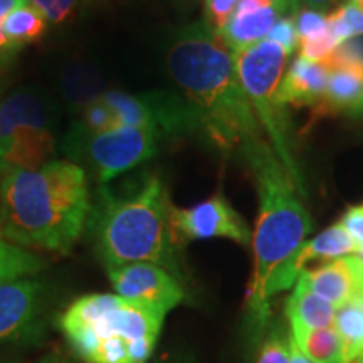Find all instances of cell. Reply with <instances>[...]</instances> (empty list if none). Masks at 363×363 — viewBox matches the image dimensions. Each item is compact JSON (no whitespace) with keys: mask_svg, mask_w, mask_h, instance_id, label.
<instances>
[{"mask_svg":"<svg viewBox=\"0 0 363 363\" xmlns=\"http://www.w3.org/2000/svg\"><path fill=\"white\" fill-rule=\"evenodd\" d=\"M167 69L197 113L202 135L219 152L244 158L271 145L240 86L234 54L206 21L174 34Z\"/></svg>","mask_w":363,"mask_h":363,"instance_id":"cell-1","label":"cell"},{"mask_svg":"<svg viewBox=\"0 0 363 363\" xmlns=\"http://www.w3.org/2000/svg\"><path fill=\"white\" fill-rule=\"evenodd\" d=\"M247 163L259 195L254 233V267L247 286V313L254 338L261 342L269 326L271 298L291 288L288 271L306 235L311 217L288 170L271 145L249 153Z\"/></svg>","mask_w":363,"mask_h":363,"instance_id":"cell-2","label":"cell"},{"mask_svg":"<svg viewBox=\"0 0 363 363\" xmlns=\"http://www.w3.org/2000/svg\"><path fill=\"white\" fill-rule=\"evenodd\" d=\"M89 180L83 167L51 160L0 180V233L19 247L69 252L88 225Z\"/></svg>","mask_w":363,"mask_h":363,"instance_id":"cell-3","label":"cell"},{"mask_svg":"<svg viewBox=\"0 0 363 363\" xmlns=\"http://www.w3.org/2000/svg\"><path fill=\"white\" fill-rule=\"evenodd\" d=\"M172 207L158 175H143L142 182L121 194L106 184L99 185L86 227L103 266L115 269L152 262L182 281Z\"/></svg>","mask_w":363,"mask_h":363,"instance_id":"cell-4","label":"cell"},{"mask_svg":"<svg viewBox=\"0 0 363 363\" xmlns=\"http://www.w3.org/2000/svg\"><path fill=\"white\" fill-rule=\"evenodd\" d=\"M165 313L118 294L76 299L59 318L71 348L84 363H147Z\"/></svg>","mask_w":363,"mask_h":363,"instance_id":"cell-5","label":"cell"},{"mask_svg":"<svg viewBox=\"0 0 363 363\" xmlns=\"http://www.w3.org/2000/svg\"><path fill=\"white\" fill-rule=\"evenodd\" d=\"M288 57V52L279 44L267 39L234 54L240 86L259 120L267 142L271 143L276 157L288 170L296 185L298 194L306 197L305 180L293 155L291 125H289L288 111L276 101V93L284 76Z\"/></svg>","mask_w":363,"mask_h":363,"instance_id":"cell-6","label":"cell"},{"mask_svg":"<svg viewBox=\"0 0 363 363\" xmlns=\"http://www.w3.org/2000/svg\"><path fill=\"white\" fill-rule=\"evenodd\" d=\"M158 140L160 136L153 130L125 125L101 133H83L72 128L65 140V150L71 158L84 162L103 185L155 155Z\"/></svg>","mask_w":363,"mask_h":363,"instance_id":"cell-7","label":"cell"},{"mask_svg":"<svg viewBox=\"0 0 363 363\" xmlns=\"http://www.w3.org/2000/svg\"><path fill=\"white\" fill-rule=\"evenodd\" d=\"M101 99L111 108L120 125L153 130L160 138H177L201 131L197 113L187 99L177 94L165 91L130 94L111 89Z\"/></svg>","mask_w":363,"mask_h":363,"instance_id":"cell-8","label":"cell"},{"mask_svg":"<svg viewBox=\"0 0 363 363\" xmlns=\"http://www.w3.org/2000/svg\"><path fill=\"white\" fill-rule=\"evenodd\" d=\"M172 229L179 244L190 240L224 238L240 246L251 242L246 220L227 202L220 192L189 208L172 207Z\"/></svg>","mask_w":363,"mask_h":363,"instance_id":"cell-9","label":"cell"},{"mask_svg":"<svg viewBox=\"0 0 363 363\" xmlns=\"http://www.w3.org/2000/svg\"><path fill=\"white\" fill-rule=\"evenodd\" d=\"M118 296L157 308L167 315L185 299L182 281L152 262H133L108 269Z\"/></svg>","mask_w":363,"mask_h":363,"instance_id":"cell-10","label":"cell"},{"mask_svg":"<svg viewBox=\"0 0 363 363\" xmlns=\"http://www.w3.org/2000/svg\"><path fill=\"white\" fill-rule=\"evenodd\" d=\"M43 310V284L17 278L0 283V347L38 337Z\"/></svg>","mask_w":363,"mask_h":363,"instance_id":"cell-11","label":"cell"},{"mask_svg":"<svg viewBox=\"0 0 363 363\" xmlns=\"http://www.w3.org/2000/svg\"><path fill=\"white\" fill-rule=\"evenodd\" d=\"M296 281L335 308L363 301V259L360 256L338 257L315 269H303Z\"/></svg>","mask_w":363,"mask_h":363,"instance_id":"cell-12","label":"cell"},{"mask_svg":"<svg viewBox=\"0 0 363 363\" xmlns=\"http://www.w3.org/2000/svg\"><path fill=\"white\" fill-rule=\"evenodd\" d=\"M52 104L38 89L22 88L0 101V150L13 131L26 126L52 130Z\"/></svg>","mask_w":363,"mask_h":363,"instance_id":"cell-13","label":"cell"},{"mask_svg":"<svg viewBox=\"0 0 363 363\" xmlns=\"http://www.w3.org/2000/svg\"><path fill=\"white\" fill-rule=\"evenodd\" d=\"M56 140L52 130L26 126L13 131L0 150V174L11 170H35L54 155Z\"/></svg>","mask_w":363,"mask_h":363,"instance_id":"cell-14","label":"cell"},{"mask_svg":"<svg viewBox=\"0 0 363 363\" xmlns=\"http://www.w3.org/2000/svg\"><path fill=\"white\" fill-rule=\"evenodd\" d=\"M330 72L321 62L298 57L281 79L276 101L281 106L313 108L323 96Z\"/></svg>","mask_w":363,"mask_h":363,"instance_id":"cell-15","label":"cell"},{"mask_svg":"<svg viewBox=\"0 0 363 363\" xmlns=\"http://www.w3.org/2000/svg\"><path fill=\"white\" fill-rule=\"evenodd\" d=\"M362 246L347 233V229L340 224H335L318 234L315 239L306 240L299 249L289 266L288 278L289 283H296L299 272L305 269V264L315 259H338L343 256L360 252Z\"/></svg>","mask_w":363,"mask_h":363,"instance_id":"cell-16","label":"cell"},{"mask_svg":"<svg viewBox=\"0 0 363 363\" xmlns=\"http://www.w3.org/2000/svg\"><path fill=\"white\" fill-rule=\"evenodd\" d=\"M278 19L279 13L274 7L246 13L234 12L217 35L230 49V52L235 54L264 40Z\"/></svg>","mask_w":363,"mask_h":363,"instance_id":"cell-17","label":"cell"},{"mask_svg":"<svg viewBox=\"0 0 363 363\" xmlns=\"http://www.w3.org/2000/svg\"><path fill=\"white\" fill-rule=\"evenodd\" d=\"M363 93V67H343L330 72L323 96L311 108V118L337 115L347 111Z\"/></svg>","mask_w":363,"mask_h":363,"instance_id":"cell-18","label":"cell"},{"mask_svg":"<svg viewBox=\"0 0 363 363\" xmlns=\"http://www.w3.org/2000/svg\"><path fill=\"white\" fill-rule=\"evenodd\" d=\"M335 308L326 299L320 298L306 286L296 281L293 293L286 301L284 315L289 328H326L333 326Z\"/></svg>","mask_w":363,"mask_h":363,"instance_id":"cell-19","label":"cell"},{"mask_svg":"<svg viewBox=\"0 0 363 363\" xmlns=\"http://www.w3.org/2000/svg\"><path fill=\"white\" fill-rule=\"evenodd\" d=\"M291 338L313 363H347L343 342L335 326L326 328H289Z\"/></svg>","mask_w":363,"mask_h":363,"instance_id":"cell-20","label":"cell"},{"mask_svg":"<svg viewBox=\"0 0 363 363\" xmlns=\"http://www.w3.org/2000/svg\"><path fill=\"white\" fill-rule=\"evenodd\" d=\"M62 93L72 110H83L106 93L99 72L88 65L78 62L67 67L62 74Z\"/></svg>","mask_w":363,"mask_h":363,"instance_id":"cell-21","label":"cell"},{"mask_svg":"<svg viewBox=\"0 0 363 363\" xmlns=\"http://www.w3.org/2000/svg\"><path fill=\"white\" fill-rule=\"evenodd\" d=\"M49 22L30 2L19 6L9 13L4 22V34L12 51H17L22 45L33 44L43 38Z\"/></svg>","mask_w":363,"mask_h":363,"instance_id":"cell-22","label":"cell"},{"mask_svg":"<svg viewBox=\"0 0 363 363\" xmlns=\"http://www.w3.org/2000/svg\"><path fill=\"white\" fill-rule=\"evenodd\" d=\"M333 326L343 342L347 363H353L363 355V301L337 308Z\"/></svg>","mask_w":363,"mask_h":363,"instance_id":"cell-23","label":"cell"},{"mask_svg":"<svg viewBox=\"0 0 363 363\" xmlns=\"http://www.w3.org/2000/svg\"><path fill=\"white\" fill-rule=\"evenodd\" d=\"M43 259L16 244L7 242L4 235H0V283L34 274L43 269Z\"/></svg>","mask_w":363,"mask_h":363,"instance_id":"cell-24","label":"cell"},{"mask_svg":"<svg viewBox=\"0 0 363 363\" xmlns=\"http://www.w3.org/2000/svg\"><path fill=\"white\" fill-rule=\"evenodd\" d=\"M330 33L338 45L363 35V13L352 6L343 4L328 13Z\"/></svg>","mask_w":363,"mask_h":363,"instance_id":"cell-25","label":"cell"},{"mask_svg":"<svg viewBox=\"0 0 363 363\" xmlns=\"http://www.w3.org/2000/svg\"><path fill=\"white\" fill-rule=\"evenodd\" d=\"M289 328L283 321H274L267 326L261 340L257 363H289Z\"/></svg>","mask_w":363,"mask_h":363,"instance_id":"cell-26","label":"cell"},{"mask_svg":"<svg viewBox=\"0 0 363 363\" xmlns=\"http://www.w3.org/2000/svg\"><path fill=\"white\" fill-rule=\"evenodd\" d=\"M115 126H120L115 113L99 98L81 110V120L74 128L83 133H101V131L111 130Z\"/></svg>","mask_w":363,"mask_h":363,"instance_id":"cell-27","label":"cell"},{"mask_svg":"<svg viewBox=\"0 0 363 363\" xmlns=\"http://www.w3.org/2000/svg\"><path fill=\"white\" fill-rule=\"evenodd\" d=\"M321 65L328 72L343 69V67H363V39L355 38L340 44Z\"/></svg>","mask_w":363,"mask_h":363,"instance_id":"cell-28","label":"cell"},{"mask_svg":"<svg viewBox=\"0 0 363 363\" xmlns=\"http://www.w3.org/2000/svg\"><path fill=\"white\" fill-rule=\"evenodd\" d=\"M29 2L43 13L48 22L62 24V22L69 21L74 13H78L88 0H29Z\"/></svg>","mask_w":363,"mask_h":363,"instance_id":"cell-29","label":"cell"},{"mask_svg":"<svg viewBox=\"0 0 363 363\" xmlns=\"http://www.w3.org/2000/svg\"><path fill=\"white\" fill-rule=\"evenodd\" d=\"M294 22H296V30L299 39L316 38L328 33V16L325 12L315 11L310 7H301L294 13Z\"/></svg>","mask_w":363,"mask_h":363,"instance_id":"cell-30","label":"cell"},{"mask_svg":"<svg viewBox=\"0 0 363 363\" xmlns=\"http://www.w3.org/2000/svg\"><path fill=\"white\" fill-rule=\"evenodd\" d=\"M298 48H299V57L306 59V61H311V62H323L325 59L338 48V43L335 40V38L331 35L328 29V33L316 35V38L299 39Z\"/></svg>","mask_w":363,"mask_h":363,"instance_id":"cell-31","label":"cell"},{"mask_svg":"<svg viewBox=\"0 0 363 363\" xmlns=\"http://www.w3.org/2000/svg\"><path fill=\"white\" fill-rule=\"evenodd\" d=\"M266 39L279 44L281 48L288 52V56H291V54L294 52V49L298 48V43H299L294 17L293 16L279 17L278 22L272 26V29L269 30V34H267Z\"/></svg>","mask_w":363,"mask_h":363,"instance_id":"cell-32","label":"cell"},{"mask_svg":"<svg viewBox=\"0 0 363 363\" xmlns=\"http://www.w3.org/2000/svg\"><path fill=\"white\" fill-rule=\"evenodd\" d=\"M239 0H203L206 4V22L207 26L219 34V30L233 17Z\"/></svg>","mask_w":363,"mask_h":363,"instance_id":"cell-33","label":"cell"},{"mask_svg":"<svg viewBox=\"0 0 363 363\" xmlns=\"http://www.w3.org/2000/svg\"><path fill=\"white\" fill-rule=\"evenodd\" d=\"M340 224L347 229V233L350 234L360 246H363V203L347 208V212L343 214Z\"/></svg>","mask_w":363,"mask_h":363,"instance_id":"cell-34","label":"cell"},{"mask_svg":"<svg viewBox=\"0 0 363 363\" xmlns=\"http://www.w3.org/2000/svg\"><path fill=\"white\" fill-rule=\"evenodd\" d=\"M27 2H29V0H0V51L11 52L6 34H4V22H6L7 16L13 11V9L24 6Z\"/></svg>","mask_w":363,"mask_h":363,"instance_id":"cell-35","label":"cell"},{"mask_svg":"<svg viewBox=\"0 0 363 363\" xmlns=\"http://www.w3.org/2000/svg\"><path fill=\"white\" fill-rule=\"evenodd\" d=\"M274 7V0H239L238 7H235V13H246V12H256L261 9Z\"/></svg>","mask_w":363,"mask_h":363,"instance_id":"cell-36","label":"cell"},{"mask_svg":"<svg viewBox=\"0 0 363 363\" xmlns=\"http://www.w3.org/2000/svg\"><path fill=\"white\" fill-rule=\"evenodd\" d=\"M274 9L279 17H294V13L301 9V0H274Z\"/></svg>","mask_w":363,"mask_h":363,"instance_id":"cell-37","label":"cell"},{"mask_svg":"<svg viewBox=\"0 0 363 363\" xmlns=\"http://www.w3.org/2000/svg\"><path fill=\"white\" fill-rule=\"evenodd\" d=\"M340 2H342V0H301V4L305 7L315 9V11H320V12L330 11V9L338 6ZM347 2H348V0H347Z\"/></svg>","mask_w":363,"mask_h":363,"instance_id":"cell-38","label":"cell"},{"mask_svg":"<svg viewBox=\"0 0 363 363\" xmlns=\"http://www.w3.org/2000/svg\"><path fill=\"white\" fill-rule=\"evenodd\" d=\"M289 363H313L308 360L305 355H303V352L299 350L298 345L294 343L293 338H289Z\"/></svg>","mask_w":363,"mask_h":363,"instance_id":"cell-39","label":"cell"},{"mask_svg":"<svg viewBox=\"0 0 363 363\" xmlns=\"http://www.w3.org/2000/svg\"><path fill=\"white\" fill-rule=\"evenodd\" d=\"M38 363H76L74 360H71L69 357H66L65 353L61 352H51L48 355L40 358Z\"/></svg>","mask_w":363,"mask_h":363,"instance_id":"cell-40","label":"cell"},{"mask_svg":"<svg viewBox=\"0 0 363 363\" xmlns=\"http://www.w3.org/2000/svg\"><path fill=\"white\" fill-rule=\"evenodd\" d=\"M347 115L353 118V120H360V118H363V93L360 94V98L348 108Z\"/></svg>","mask_w":363,"mask_h":363,"instance_id":"cell-41","label":"cell"},{"mask_svg":"<svg viewBox=\"0 0 363 363\" xmlns=\"http://www.w3.org/2000/svg\"><path fill=\"white\" fill-rule=\"evenodd\" d=\"M348 4H352L353 7L358 9L363 13V0H348Z\"/></svg>","mask_w":363,"mask_h":363,"instance_id":"cell-42","label":"cell"},{"mask_svg":"<svg viewBox=\"0 0 363 363\" xmlns=\"http://www.w3.org/2000/svg\"><path fill=\"white\" fill-rule=\"evenodd\" d=\"M170 363H194V362L187 360V358H177V360H172Z\"/></svg>","mask_w":363,"mask_h":363,"instance_id":"cell-43","label":"cell"},{"mask_svg":"<svg viewBox=\"0 0 363 363\" xmlns=\"http://www.w3.org/2000/svg\"><path fill=\"white\" fill-rule=\"evenodd\" d=\"M353 363H363V357H360V358H357V360H355V362H353Z\"/></svg>","mask_w":363,"mask_h":363,"instance_id":"cell-44","label":"cell"},{"mask_svg":"<svg viewBox=\"0 0 363 363\" xmlns=\"http://www.w3.org/2000/svg\"><path fill=\"white\" fill-rule=\"evenodd\" d=\"M9 363H16V362H9Z\"/></svg>","mask_w":363,"mask_h":363,"instance_id":"cell-45","label":"cell"},{"mask_svg":"<svg viewBox=\"0 0 363 363\" xmlns=\"http://www.w3.org/2000/svg\"><path fill=\"white\" fill-rule=\"evenodd\" d=\"M0 235H2V233H0Z\"/></svg>","mask_w":363,"mask_h":363,"instance_id":"cell-46","label":"cell"},{"mask_svg":"<svg viewBox=\"0 0 363 363\" xmlns=\"http://www.w3.org/2000/svg\"><path fill=\"white\" fill-rule=\"evenodd\" d=\"M362 357H363V355H362Z\"/></svg>","mask_w":363,"mask_h":363,"instance_id":"cell-47","label":"cell"}]
</instances>
